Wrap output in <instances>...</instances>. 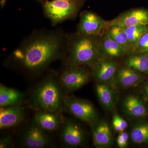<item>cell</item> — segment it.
<instances>
[{
	"instance_id": "1",
	"label": "cell",
	"mask_w": 148,
	"mask_h": 148,
	"mask_svg": "<svg viewBox=\"0 0 148 148\" xmlns=\"http://www.w3.org/2000/svg\"><path fill=\"white\" fill-rule=\"evenodd\" d=\"M67 38L61 30L36 31L14 51L11 61L28 72L41 71L53 61L63 58Z\"/></svg>"
},
{
	"instance_id": "2",
	"label": "cell",
	"mask_w": 148,
	"mask_h": 148,
	"mask_svg": "<svg viewBox=\"0 0 148 148\" xmlns=\"http://www.w3.org/2000/svg\"><path fill=\"white\" fill-rule=\"evenodd\" d=\"M101 37L77 32L67 35L63 57L65 66L75 65L89 68L101 57Z\"/></svg>"
},
{
	"instance_id": "3",
	"label": "cell",
	"mask_w": 148,
	"mask_h": 148,
	"mask_svg": "<svg viewBox=\"0 0 148 148\" xmlns=\"http://www.w3.org/2000/svg\"><path fill=\"white\" fill-rule=\"evenodd\" d=\"M64 92L58 77L49 75L32 92V105L38 110L61 113L64 109Z\"/></svg>"
},
{
	"instance_id": "4",
	"label": "cell",
	"mask_w": 148,
	"mask_h": 148,
	"mask_svg": "<svg viewBox=\"0 0 148 148\" xmlns=\"http://www.w3.org/2000/svg\"><path fill=\"white\" fill-rule=\"evenodd\" d=\"M86 0H51L42 3L44 14L53 26L75 18Z\"/></svg>"
},
{
	"instance_id": "5",
	"label": "cell",
	"mask_w": 148,
	"mask_h": 148,
	"mask_svg": "<svg viewBox=\"0 0 148 148\" xmlns=\"http://www.w3.org/2000/svg\"><path fill=\"white\" fill-rule=\"evenodd\" d=\"M58 80L64 92L70 93L78 90L90 81L92 77L90 70L85 66H65Z\"/></svg>"
},
{
	"instance_id": "6",
	"label": "cell",
	"mask_w": 148,
	"mask_h": 148,
	"mask_svg": "<svg viewBox=\"0 0 148 148\" xmlns=\"http://www.w3.org/2000/svg\"><path fill=\"white\" fill-rule=\"evenodd\" d=\"M64 110L90 125L99 119L98 112L92 103L75 96L65 95Z\"/></svg>"
},
{
	"instance_id": "7",
	"label": "cell",
	"mask_w": 148,
	"mask_h": 148,
	"mask_svg": "<svg viewBox=\"0 0 148 148\" xmlns=\"http://www.w3.org/2000/svg\"><path fill=\"white\" fill-rule=\"evenodd\" d=\"M109 21L101 18L90 11H84L80 14L77 33L82 34L103 36L108 31Z\"/></svg>"
},
{
	"instance_id": "8",
	"label": "cell",
	"mask_w": 148,
	"mask_h": 148,
	"mask_svg": "<svg viewBox=\"0 0 148 148\" xmlns=\"http://www.w3.org/2000/svg\"><path fill=\"white\" fill-rule=\"evenodd\" d=\"M59 138L61 143L69 148H77L84 145L87 135L83 127L72 119L64 120L60 127Z\"/></svg>"
},
{
	"instance_id": "9",
	"label": "cell",
	"mask_w": 148,
	"mask_h": 148,
	"mask_svg": "<svg viewBox=\"0 0 148 148\" xmlns=\"http://www.w3.org/2000/svg\"><path fill=\"white\" fill-rule=\"evenodd\" d=\"M47 132L41 128L34 120L24 128L21 135V144L24 147L27 148L50 147L52 145V141Z\"/></svg>"
},
{
	"instance_id": "10",
	"label": "cell",
	"mask_w": 148,
	"mask_h": 148,
	"mask_svg": "<svg viewBox=\"0 0 148 148\" xmlns=\"http://www.w3.org/2000/svg\"><path fill=\"white\" fill-rule=\"evenodd\" d=\"M92 77L97 83H115L119 68L114 59L101 57L89 67Z\"/></svg>"
},
{
	"instance_id": "11",
	"label": "cell",
	"mask_w": 148,
	"mask_h": 148,
	"mask_svg": "<svg viewBox=\"0 0 148 148\" xmlns=\"http://www.w3.org/2000/svg\"><path fill=\"white\" fill-rule=\"evenodd\" d=\"M147 24H148V10L143 8L127 11L109 21L110 28L113 26L127 27Z\"/></svg>"
},
{
	"instance_id": "12",
	"label": "cell",
	"mask_w": 148,
	"mask_h": 148,
	"mask_svg": "<svg viewBox=\"0 0 148 148\" xmlns=\"http://www.w3.org/2000/svg\"><path fill=\"white\" fill-rule=\"evenodd\" d=\"M90 126L93 146L96 148L111 147L114 144L112 132L108 123L98 119Z\"/></svg>"
},
{
	"instance_id": "13",
	"label": "cell",
	"mask_w": 148,
	"mask_h": 148,
	"mask_svg": "<svg viewBox=\"0 0 148 148\" xmlns=\"http://www.w3.org/2000/svg\"><path fill=\"white\" fill-rule=\"evenodd\" d=\"M25 110L20 105L1 107L0 128L7 129L15 127L24 121Z\"/></svg>"
},
{
	"instance_id": "14",
	"label": "cell",
	"mask_w": 148,
	"mask_h": 148,
	"mask_svg": "<svg viewBox=\"0 0 148 148\" xmlns=\"http://www.w3.org/2000/svg\"><path fill=\"white\" fill-rule=\"evenodd\" d=\"M122 107L125 113L130 118L141 119L148 116L147 106L137 95L126 96L123 101Z\"/></svg>"
},
{
	"instance_id": "15",
	"label": "cell",
	"mask_w": 148,
	"mask_h": 148,
	"mask_svg": "<svg viewBox=\"0 0 148 148\" xmlns=\"http://www.w3.org/2000/svg\"><path fill=\"white\" fill-rule=\"evenodd\" d=\"M34 120L46 132H52L60 128L64 119L61 113L38 110L35 114Z\"/></svg>"
},
{
	"instance_id": "16",
	"label": "cell",
	"mask_w": 148,
	"mask_h": 148,
	"mask_svg": "<svg viewBox=\"0 0 148 148\" xmlns=\"http://www.w3.org/2000/svg\"><path fill=\"white\" fill-rule=\"evenodd\" d=\"M145 79L143 74L124 65L119 68L115 83L124 88H131L142 83Z\"/></svg>"
},
{
	"instance_id": "17",
	"label": "cell",
	"mask_w": 148,
	"mask_h": 148,
	"mask_svg": "<svg viewBox=\"0 0 148 148\" xmlns=\"http://www.w3.org/2000/svg\"><path fill=\"white\" fill-rule=\"evenodd\" d=\"M95 91L98 100L104 108L112 111L116 102L115 91L112 84L106 83H97Z\"/></svg>"
},
{
	"instance_id": "18",
	"label": "cell",
	"mask_w": 148,
	"mask_h": 148,
	"mask_svg": "<svg viewBox=\"0 0 148 148\" xmlns=\"http://www.w3.org/2000/svg\"><path fill=\"white\" fill-rule=\"evenodd\" d=\"M100 48L101 57L116 60L126 55L122 48L110 38L107 33L101 37Z\"/></svg>"
},
{
	"instance_id": "19",
	"label": "cell",
	"mask_w": 148,
	"mask_h": 148,
	"mask_svg": "<svg viewBox=\"0 0 148 148\" xmlns=\"http://www.w3.org/2000/svg\"><path fill=\"white\" fill-rule=\"evenodd\" d=\"M107 34L122 48L126 55L136 51L135 48L130 42L124 27L112 26L109 28Z\"/></svg>"
},
{
	"instance_id": "20",
	"label": "cell",
	"mask_w": 148,
	"mask_h": 148,
	"mask_svg": "<svg viewBox=\"0 0 148 148\" xmlns=\"http://www.w3.org/2000/svg\"><path fill=\"white\" fill-rule=\"evenodd\" d=\"M25 98V94L14 88L0 86V107L20 105Z\"/></svg>"
},
{
	"instance_id": "21",
	"label": "cell",
	"mask_w": 148,
	"mask_h": 148,
	"mask_svg": "<svg viewBox=\"0 0 148 148\" xmlns=\"http://www.w3.org/2000/svg\"><path fill=\"white\" fill-rule=\"evenodd\" d=\"M127 56L125 65L148 75V53L135 51Z\"/></svg>"
},
{
	"instance_id": "22",
	"label": "cell",
	"mask_w": 148,
	"mask_h": 148,
	"mask_svg": "<svg viewBox=\"0 0 148 148\" xmlns=\"http://www.w3.org/2000/svg\"><path fill=\"white\" fill-rule=\"evenodd\" d=\"M130 138L135 145H148V121H141L134 123L130 130Z\"/></svg>"
},
{
	"instance_id": "23",
	"label": "cell",
	"mask_w": 148,
	"mask_h": 148,
	"mask_svg": "<svg viewBox=\"0 0 148 148\" xmlns=\"http://www.w3.org/2000/svg\"><path fill=\"white\" fill-rule=\"evenodd\" d=\"M124 28L130 42L136 49L140 37L148 30V24L135 25Z\"/></svg>"
},
{
	"instance_id": "24",
	"label": "cell",
	"mask_w": 148,
	"mask_h": 148,
	"mask_svg": "<svg viewBox=\"0 0 148 148\" xmlns=\"http://www.w3.org/2000/svg\"><path fill=\"white\" fill-rule=\"evenodd\" d=\"M112 125L114 130L119 133L125 131L128 127L127 121L117 113L113 116Z\"/></svg>"
},
{
	"instance_id": "25",
	"label": "cell",
	"mask_w": 148,
	"mask_h": 148,
	"mask_svg": "<svg viewBox=\"0 0 148 148\" xmlns=\"http://www.w3.org/2000/svg\"><path fill=\"white\" fill-rule=\"evenodd\" d=\"M136 51L140 53H148V30L138 40L136 47Z\"/></svg>"
},
{
	"instance_id": "26",
	"label": "cell",
	"mask_w": 148,
	"mask_h": 148,
	"mask_svg": "<svg viewBox=\"0 0 148 148\" xmlns=\"http://www.w3.org/2000/svg\"><path fill=\"white\" fill-rule=\"evenodd\" d=\"M130 135L127 132L125 131L119 132L116 139L117 145L120 148L127 147Z\"/></svg>"
},
{
	"instance_id": "27",
	"label": "cell",
	"mask_w": 148,
	"mask_h": 148,
	"mask_svg": "<svg viewBox=\"0 0 148 148\" xmlns=\"http://www.w3.org/2000/svg\"><path fill=\"white\" fill-rule=\"evenodd\" d=\"M14 146V143L12 138L10 136L3 137L0 140V148H12Z\"/></svg>"
},
{
	"instance_id": "28",
	"label": "cell",
	"mask_w": 148,
	"mask_h": 148,
	"mask_svg": "<svg viewBox=\"0 0 148 148\" xmlns=\"http://www.w3.org/2000/svg\"><path fill=\"white\" fill-rule=\"evenodd\" d=\"M143 89H144V91H145V93L147 95V98L148 99V82L146 83L144 85Z\"/></svg>"
}]
</instances>
